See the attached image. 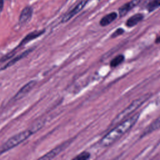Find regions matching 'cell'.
Wrapping results in <instances>:
<instances>
[{
	"label": "cell",
	"mask_w": 160,
	"mask_h": 160,
	"mask_svg": "<svg viewBox=\"0 0 160 160\" xmlns=\"http://www.w3.org/2000/svg\"><path fill=\"white\" fill-rule=\"evenodd\" d=\"M160 0H152L150 1L147 6V9L149 12L154 11L159 7Z\"/></svg>",
	"instance_id": "9a60e30c"
},
{
	"label": "cell",
	"mask_w": 160,
	"mask_h": 160,
	"mask_svg": "<svg viewBox=\"0 0 160 160\" xmlns=\"http://www.w3.org/2000/svg\"><path fill=\"white\" fill-rule=\"evenodd\" d=\"M159 40H160V37H159V36H158L157 38H156V43L158 44V43L159 42Z\"/></svg>",
	"instance_id": "d6986e66"
},
{
	"label": "cell",
	"mask_w": 160,
	"mask_h": 160,
	"mask_svg": "<svg viewBox=\"0 0 160 160\" xmlns=\"http://www.w3.org/2000/svg\"><path fill=\"white\" fill-rule=\"evenodd\" d=\"M88 0H82L81 1L79 4H78L72 10H71L69 12H68L67 14H66L64 17L62 18L61 20V22H66L69 20H70L73 16H74L76 14H77L79 12H80L86 4Z\"/></svg>",
	"instance_id": "8992f818"
},
{
	"label": "cell",
	"mask_w": 160,
	"mask_h": 160,
	"mask_svg": "<svg viewBox=\"0 0 160 160\" xmlns=\"http://www.w3.org/2000/svg\"><path fill=\"white\" fill-rule=\"evenodd\" d=\"M32 51V49H29L25 51H24L23 52H22L21 54H20L19 55H18L17 56H16L14 58H13L12 60L9 61L2 68V69H6L7 68H9L11 66H12L13 64H14L16 62H17L18 61H19V60H21V59L25 58L26 56H27L31 51Z\"/></svg>",
	"instance_id": "7c38bea8"
},
{
	"label": "cell",
	"mask_w": 160,
	"mask_h": 160,
	"mask_svg": "<svg viewBox=\"0 0 160 160\" xmlns=\"http://www.w3.org/2000/svg\"><path fill=\"white\" fill-rule=\"evenodd\" d=\"M32 134L33 133L32 132V131L29 129H28L12 136L2 146L1 148L0 149V154L4 153L10 150L11 149L18 146L19 144L29 138Z\"/></svg>",
	"instance_id": "3957f363"
},
{
	"label": "cell",
	"mask_w": 160,
	"mask_h": 160,
	"mask_svg": "<svg viewBox=\"0 0 160 160\" xmlns=\"http://www.w3.org/2000/svg\"><path fill=\"white\" fill-rule=\"evenodd\" d=\"M124 32V30L122 28H118L112 34H111V38H116L121 34H122Z\"/></svg>",
	"instance_id": "e0dca14e"
},
{
	"label": "cell",
	"mask_w": 160,
	"mask_h": 160,
	"mask_svg": "<svg viewBox=\"0 0 160 160\" xmlns=\"http://www.w3.org/2000/svg\"><path fill=\"white\" fill-rule=\"evenodd\" d=\"M32 11V8L29 6H27L22 9L19 18V22L21 25L26 24L31 20Z\"/></svg>",
	"instance_id": "52a82bcc"
},
{
	"label": "cell",
	"mask_w": 160,
	"mask_h": 160,
	"mask_svg": "<svg viewBox=\"0 0 160 160\" xmlns=\"http://www.w3.org/2000/svg\"><path fill=\"white\" fill-rule=\"evenodd\" d=\"M151 96V93L146 94L138 99L134 100L126 108H125L122 111L119 113L117 116L112 120L111 123V126H115L122 121L125 119L128 118L129 115L132 114L136 110H137L139 108H140L146 101H147L150 97Z\"/></svg>",
	"instance_id": "7a4b0ae2"
},
{
	"label": "cell",
	"mask_w": 160,
	"mask_h": 160,
	"mask_svg": "<svg viewBox=\"0 0 160 160\" xmlns=\"http://www.w3.org/2000/svg\"><path fill=\"white\" fill-rule=\"evenodd\" d=\"M144 18L143 14L141 13H137L131 17H130L126 22V26L128 28H132L136 24H138L139 22H141Z\"/></svg>",
	"instance_id": "30bf717a"
},
{
	"label": "cell",
	"mask_w": 160,
	"mask_h": 160,
	"mask_svg": "<svg viewBox=\"0 0 160 160\" xmlns=\"http://www.w3.org/2000/svg\"><path fill=\"white\" fill-rule=\"evenodd\" d=\"M37 82L35 80H32L26 83L24 86H23L19 91L15 94V96L13 98V99L16 101L22 99L25 96H26L27 94H28L31 89L36 86Z\"/></svg>",
	"instance_id": "5b68a950"
},
{
	"label": "cell",
	"mask_w": 160,
	"mask_h": 160,
	"mask_svg": "<svg viewBox=\"0 0 160 160\" xmlns=\"http://www.w3.org/2000/svg\"><path fill=\"white\" fill-rule=\"evenodd\" d=\"M139 117V112L125 119L109 131L101 140L100 144L102 146H109L118 140L126 132H127L138 121Z\"/></svg>",
	"instance_id": "6da1fadb"
},
{
	"label": "cell",
	"mask_w": 160,
	"mask_h": 160,
	"mask_svg": "<svg viewBox=\"0 0 160 160\" xmlns=\"http://www.w3.org/2000/svg\"><path fill=\"white\" fill-rule=\"evenodd\" d=\"M72 139H69L62 144L57 146L56 148L52 149L51 151H49L44 155H43L42 157L39 158V159H42V160H48V159H51L54 158L56 156H57L59 153H61L62 151H63L65 149H66L71 144L72 142Z\"/></svg>",
	"instance_id": "277c9868"
},
{
	"label": "cell",
	"mask_w": 160,
	"mask_h": 160,
	"mask_svg": "<svg viewBox=\"0 0 160 160\" xmlns=\"http://www.w3.org/2000/svg\"><path fill=\"white\" fill-rule=\"evenodd\" d=\"M44 32H45V30L43 29V30H40V31H32V32L29 33L22 39V40L21 41V42L19 43V46L17 48L22 46L26 44V43L29 42V41H31L34 39H36L37 38L39 37L42 34H43Z\"/></svg>",
	"instance_id": "9c48e42d"
},
{
	"label": "cell",
	"mask_w": 160,
	"mask_h": 160,
	"mask_svg": "<svg viewBox=\"0 0 160 160\" xmlns=\"http://www.w3.org/2000/svg\"><path fill=\"white\" fill-rule=\"evenodd\" d=\"M91 154L87 151H83L73 158L74 160H87L89 159Z\"/></svg>",
	"instance_id": "2e32d148"
},
{
	"label": "cell",
	"mask_w": 160,
	"mask_h": 160,
	"mask_svg": "<svg viewBox=\"0 0 160 160\" xmlns=\"http://www.w3.org/2000/svg\"><path fill=\"white\" fill-rule=\"evenodd\" d=\"M3 6H4V1L0 0V12L2 11L3 9Z\"/></svg>",
	"instance_id": "ac0fdd59"
},
{
	"label": "cell",
	"mask_w": 160,
	"mask_h": 160,
	"mask_svg": "<svg viewBox=\"0 0 160 160\" xmlns=\"http://www.w3.org/2000/svg\"><path fill=\"white\" fill-rule=\"evenodd\" d=\"M159 128V118H158L156 119H155L153 122H152L143 131L141 138L144 137L149 133L152 132V131L158 129Z\"/></svg>",
	"instance_id": "4fadbf2b"
},
{
	"label": "cell",
	"mask_w": 160,
	"mask_h": 160,
	"mask_svg": "<svg viewBox=\"0 0 160 160\" xmlns=\"http://www.w3.org/2000/svg\"><path fill=\"white\" fill-rule=\"evenodd\" d=\"M118 17V14L115 12H112L109 14L104 16L99 21V24L104 27L109 25L111 22H112Z\"/></svg>",
	"instance_id": "8fae6325"
},
{
	"label": "cell",
	"mask_w": 160,
	"mask_h": 160,
	"mask_svg": "<svg viewBox=\"0 0 160 160\" xmlns=\"http://www.w3.org/2000/svg\"><path fill=\"white\" fill-rule=\"evenodd\" d=\"M142 0H131L128 3L124 4L119 9V14L121 18L125 16L130 10L136 6Z\"/></svg>",
	"instance_id": "ba28073f"
},
{
	"label": "cell",
	"mask_w": 160,
	"mask_h": 160,
	"mask_svg": "<svg viewBox=\"0 0 160 160\" xmlns=\"http://www.w3.org/2000/svg\"><path fill=\"white\" fill-rule=\"evenodd\" d=\"M125 57L122 54H119L114 58L110 62V66L111 68H116L120 65L122 62H124Z\"/></svg>",
	"instance_id": "5bb4252c"
}]
</instances>
